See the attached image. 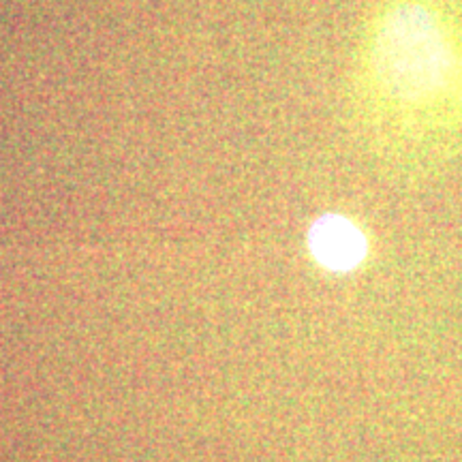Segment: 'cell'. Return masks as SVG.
Returning <instances> with one entry per match:
<instances>
[{
  "mask_svg": "<svg viewBox=\"0 0 462 462\" xmlns=\"http://www.w3.org/2000/svg\"><path fill=\"white\" fill-rule=\"evenodd\" d=\"M379 99L398 129L439 161L462 135V20L443 0H394L371 43Z\"/></svg>",
  "mask_w": 462,
  "mask_h": 462,
  "instance_id": "cell-1",
  "label": "cell"
},
{
  "mask_svg": "<svg viewBox=\"0 0 462 462\" xmlns=\"http://www.w3.org/2000/svg\"><path fill=\"white\" fill-rule=\"evenodd\" d=\"M309 248L328 270L346 273L362 263L366 255V238L351 221L328 215L310 227Z\"/></svg>",
  "mask_w": 462,
  "mask_h": 462,
  "instance_id": "cell-2",
  "label": "cell"
}]
</instances>
